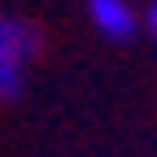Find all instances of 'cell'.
I'll return each instance as SVG.
<instances>
[{"label": "cell", "instance_id": "obj_1", "mask_svg": "<svg viewBox=\"0 0 157 157\" xmlns=\"http://www.w3.org/2000/svg\"><path fill=\"white\" fill-rule=\"evenodd\" d=\"M35 57H39V26L17 13H0V101H17L26 92Z\"/></svg>", "mask_w": 157, "mask_h": 157}, {"label": "cell", "instance_id": "obj_2", "mask_svg": "<svg viewBox=\"0 0 157 157\" xmlns=\"http://www.w3.org/2000/svg\"><path fill=\"white\" fill-rule=\"evenodd\" d=\"M87 17H92L96 35H105L109 44H127L144 26L131 0H87Z\"/></svg>", "mask_w": 157, "mask_h": 157}, {"label": "cell", "instance_id": "obj_3", "mask_svg": "<svg viewBox=\"0 0 157 157\" xmlns=\"http://www.w3.org/2000/svg\"><path fill=\"white\" fill-rule=\"evenodd\" d=\"M140 22H144V35L157 44V0H148L144 5V13H140Z\"/></svg>", "mask_w": 157, "mask_h": 157}]
</instances>
